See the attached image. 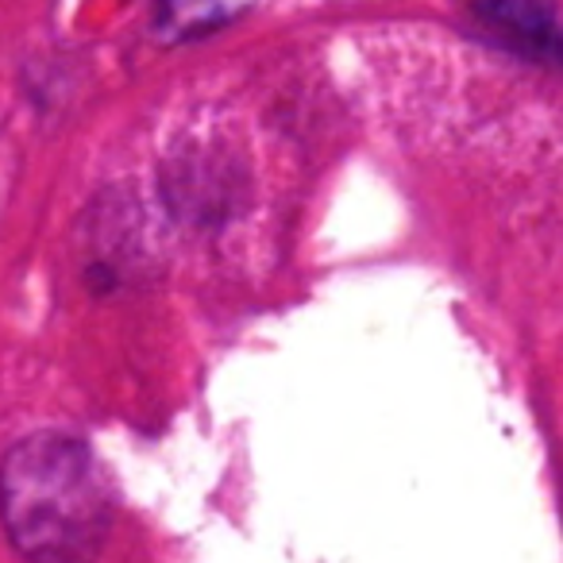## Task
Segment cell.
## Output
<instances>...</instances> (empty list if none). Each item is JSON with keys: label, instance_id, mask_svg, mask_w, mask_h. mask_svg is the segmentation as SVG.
<instances>
[{"label": "cell", "instance_id": "1", "mask_svg": "<svg viewBox=\"0 0 563 563\" xmlns=\"http://www.w3.org/2000/svg\"><path fill=\"white\" fill-rule=\"evenodd\" d=\"M0 517L24 555H86L104 540L112 498L81 440L40 432L0 463Z\"/></svg>", "mask_w": 563, "mask_h": 563}, {"label": "cell", "instance_id": "2", "mask_svg": "<svg viewBox=\"0 0 563 563\" xmlns=\"http://www.w3.org/2000/svg\"><path fill=\"white\" fill-rule=\"evenodd\" d=\"M486 20L529 55L555 63L560 58V24H555L552 0H483L478 4Z\"/></svg>", "mask_w": 563, "mask_h": 563}, {"label": "cell", "instance_id": "3", "mask_svg": "<svg viewBox=\"0 0 563 563\" xmlns=\"http://www.w3.org/2000/svg\"><path fill=\"white\" fill-rule=\"evenodd\" d=\"M247 0H158V20H163L166 35H178V40H189V35L212 32V27L224 24L232 12H240Z\"/></svg>", "mask_w": 563, "mask_h": 563}]
</instances>
